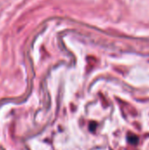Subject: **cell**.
<instances>
[{"instance_id":"obj_1","label":"cell","mask_w":149,"mask_h":150,"mask_svg":"<svg viewBox=\"0 0 149 150\" xmlns=\"http://www.w3.org/2000/svg\"><path fill=\"white\" fill-rule=\"evenodd\" d=\"M127 142L130 143V144H133V145H136L138 144L139 142V138L137 135L133 134H127Z\"/></svg>"}]
</instances>
